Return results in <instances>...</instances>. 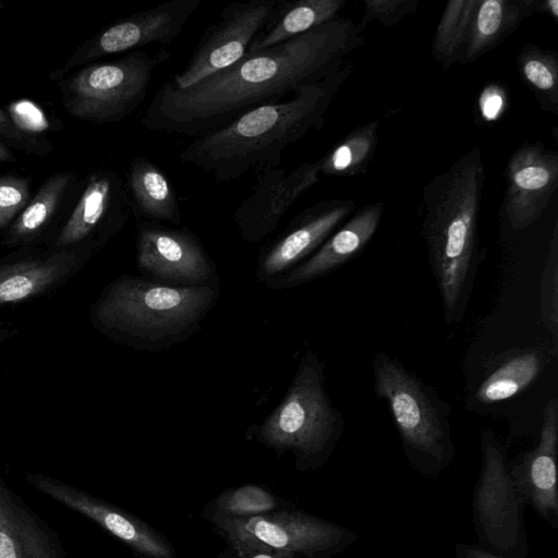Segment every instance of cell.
<instances>
[{"label":"cell","mask_w":558,"mask_h":558,"mask_svg":"<svg viewBox=\"0 0 558 558\" xmlns=\"http://www.w3.org/2000/svg\"><path fill=\"white\" fill-rule=\"evenodd\" d=\"M536 12V0H480L460 62H473L489 52Z\"/></svg>","instance_id":"22"},{"label":"cell","mask_w":558,"mask_h":558,"mask_svg":"<svg viewBox=\"0 0 558 558\" xmlns=\"http://www.w3.org/2000/svg\"><path fill=\"white\" fill-rule=\"evenodd\" d=\"M125 183L111 169L92 172L73 211L56 239V248L105 244L125 225L130 215Z\"/></svg>","instance_id":"13"},{"label":"cell","mask_w":558,"mask_h":558,"mask_svg":"<svg viewBox=\"0 0 558 558\" xmlns=\"http://www.w3.org/2000/svg\"><path fill=\"white\" fill-rule=\"evenodd\" d=\"M545 355L539 349H515L492 364L474 393L480 404H494L519 396L541 375Z\"/></svg>","instance_id":"24"},{"label":"cell","mask_w":558,"mask_h":558,"mask_svg":"<svg viewBox=\"0 0 558 558\" xmlns=\"http://www.w3.org/2000/svg\"><path fill=\"white\" fill-rule=\"evenodd\" d=\"M504 206L510 227L523 230L545 211L558 185V154L543 143H524L506 168Z\"/></svg>","instance_id":"16"},{"label":"cell","mask_w":558,"mask_h":558,"mask_svg":"<svg viewBox=\"0 0 558 558\" xmlns=\"http://www.w3.org/2000/svg\"><path fill=\"white\" fill-rule=\"evenodd\" d=\"M482 465L473 498V517L482 547L502 555L525 554L520 496L509 470L506 448L490 429L481 435Z\"/></svg>","instance_id":"8"},{"label":"cell","mask_w":558,"mask_h":558,"mask_svg":"<svg viewBox=\"0 0 558 558\" xmlns=\"http://www.w3.org/2000/svg\"><path fill=\"white\" fill-rule=\"evenodd\" d=\"M14 157L11 150L0 141V161H13Z\"/></svg>","instance_id":"39"},{"label":"cell","mask_w":558,"mask_h":558,"mask_svg":"<svg viewBox=\"0 0 558 558\" xmlns=\"http://www.w3.org/2000/svg\"><path fill=\"white\" fill-rule=\"evenodd\" d=\"M4 8H5L4 3L2 1H0V10H2Z\"/></svg>","instance_id":"41"},{"label":"cell","mask_w":558,"mask_h":558,"mask_svg":"<svg viewBox=\"0 0 558 558\" xmlns=\"http://www.w3.org/2000/svg\"><path fill=\"white\" fill-rule=\"evenodd\" d=\"M384 213L383 203L361 207L308 258L270 283L276 289L292 288L324 277L357 256L375 234Z\"/></svg>","instance_id":"19"},{"label":"cell","mask_w":558,"mask_h":558,"mask_svg":"<svg viewBox=\"0 0 558 558\" xmlns=\"http://www.w3.org/2000/svg\"><path fill=\"white\" fill-rule=\"evenodd\" d=\"M27 481L38 490L65 507L89 518L145 558H174L173 547L146 522L56 478L28 474Z\"/></svg>","instance_id":"17"},{"label":"cell","mask_w":558,"mask_h":558,"mask_svg":"<svg viewBox=\"0 0 558 558\" xmlns=\"http://www.w3.org/2000/svg\"><path fill=\"white\" fill-rule=\"evenodd\" d=\"M4 335H5L4 330L0 328V340L5 337Z\"/></svg>","instance_id":"40"},{"label":"cell","mask_w":558,"mask_h":558,"mask_svg":"<svg viewBox=\"0 0 558 558\" xmlns=\"http://www.w3.org/2000/svg\"><path fill=\"white\" fill-rule=\"evenodd\" d=\"M485 169L475 147L423 191L422 234L447 324L459 323L481 264L477 220Z\"/></svg>","instance_id":"3"},{"label":"cell","mask_w":558,"mask_h":558,"mask_svg":"<svg viewBox=\"0 0 558 558\" xmlns=\"http://www.w3.org/2000/svg\"><path fill=\"white\" fill-rule=\"evenodd\" d=\"M364 45L351 19L338 16L270 48L246 53L233 65L179 89L167 82L154 94L142 118L153 131L201 136L259 106L281 101L343 66Z\"/></svg>","instance_id":"1"},{"label":"cell","mask_w":558,"mask_h":558,"mask_svg":"<svg viewBox=\"0 0 558 558\" xmlns=\"http://www.w3.org/2000/svg\"><path fill=\"white\" fill-rule=\"evenodd\" d=\"M28 202V179L16 175L0 177V229L11 223Z\"/></svg>","instance_id":"33"},{"label":"cell","mask_w":558,"mask_h":558,"mask_svg":"<svg viewBox=\"0 0 558 558\" xmlns=\"http://www.w3.org/2000/svg\"><path fill=\"white\" fill-rule=\"evenodd\" d=\"M225 537L238 558H296L294 554L272 548L250 536L230 534Z\"/></svg>","instance_id":"35"},{"label":"cell","mask_w":558,"mask_h":558,"mask_svg":"<svg viewBox=\"0 0 558 558\" xmlns=\"http://www.w3.org/2000/svg\"><path fill=\"white\" fill-rule=\"evenodd\" d=\"M558 402L554 397L544 408L536 447L509 462L512 480L525 506L554 527L558 523L557 490Z\"/></svg>","instance_id":"18"},{"label":"cell","mask_w":558,"mask_h":558,"mask_svg":"<svg viewBox=\"0 0 558 558\" xmlns=\"http://www.w3.org/2000/svg\"><path fill=\"white\" fill-rule=\"evenodd\" d=\"M355 208L348 198L318 202L290 220L260 255L256 277L269 286L311 256Z\"/></svg>","instance_id":"15"},{"label":"cell","mask_w":558,"mask_h":558,"mask_svg":"<svg viewBox=\"0 0 558 558\" xmlns=\"http://www.w3.org/2000/svg\"><path fill=\"white\" fill-rule=\"evenodd\" d=\"M0 558H60L47 531L14 496L0 514Z\"/></svg>","instance_id":"25"},{"label":"cell","mask_w":558,"mask_h":558,"mask_svg":"<svg viewBox=\"0 0 558 558\" xmlns=\"http://www.w3.org/2000/svg\"><path fill=\"white\" fill-rule=\"evenodd\" d=\"M209 522L223 536H250L306 558H331L357 538V534L343 526L287 508L263 515Z\"/></svg>","instance_id":"10"},{"label":"cell","mask_w":558,"mask_h":558,"mask_svg":"<svg viewBox=\"0 0 558 558\" xmlns=\"http://www.w3.org/2000/svg\"><path fill=\"white\" fill-rule=\"evenodd\" d=\"M363 4L364 13L357 24L362 32L372 21L388 27L397 25L417 10L418 0H364Z\"/></svg>","instance_id":"32"},{"label":"cell","mask_w":558,"mask_h":558,"mask_svg":"<svg viewBox=\"0 0 558 558\" xmlns=\"http://www.w3.org/2000/svg\"><path fill=\"white\" fill-rule=\"evenodd\" d=\"M286 508V507H284ZM282 508L279 499L268 489L247 484L228 489L206 505L204 517L208 520L244 519L267 514Z\"/></svg>","instance_id":"30"},{"label":"cell","mask_w":558,"mask_h":558,"mask_svg":"<svg viewBox=\"0 0 558 558\" xmlns=\"http://www.w3.org/2000/svg\"><path fill=\"white\" fill-rule=\"evenodd\" d=\"M372 365L374 391L387 403L411 464L425 474L445 470L456 454L448 403L397 359L377 352Z\"/></svg>","instance_id":"6"},{"label":"cell","mask_w":558,"mask_h":558,"mask_svg":"<svg viewBox=\"0 0 558 558\" xmlns=\"http://www.w3.org/2000/svg\"><path fill=\"white\" fill-rule=\"evenodd\" d=\"M202 4V0H170L117 20L78 46L57 72L61 76L102 57L131 52L151 44L170 45Z\"/></svg>","instance_id":"12"},{"label":"cell","mask_w":558,"mask_h":558,"mask_svg":"<svg viewBox=\"0 0 558 558\" xmlns=\"http://www.w3.org/2000/svg\"><path fill=\"white\" fill-rule=\"evenodd\" d=\"M95 248H58L0 263V306L37 296L75 271Z\"/></svg>","instance_id":"20"},{"label":"cell","mask_w":558,"mask_h":558,"mask_svg":"<svg viewBox=\"0 0 558 558\" xmlns=\"http://www.w3.org/2000/svg\"><path fill=\"white\" fill-rule=\"evenodd\" d=\"M0 137L11 145L31 153L41 154L43 146L32 136L22 133L12 122L8 113L0 108Z\"/></svg>","instance_id":"36"},{"label":"cell","mask_w":558,"mask_h":558,"mask_svg":"<svg viewBox=\"0 0 558 558\" xmlns=\"http://www.w3.org/2000/svg\"><path fill=\"white\" fill-rule=\"evenodd\" d=\"M539 314L546 331L554 340L555 351L558 339V226L553 230L549 251L541 276Z\"/></svg>","instance_id":"31"},{"label":"cell","mask_w":558,"mask_h":558,"mask_svg":"<svg viewBox=\"0 0 558 558\" xmlns=\"http://www.w3.org/2000/svg\"><path fill=\"white\" fill-rule=\"evenodd\" d=\"M275 4L276 0H248L225 7L219 20L199 36L185 68L167 83L184 89L236 63L247 53Z\"/></svg>","instance_id":"9"},{"label":"cell","mask_w":558,"mask_h":558,"mask_svg":"<svg viewBox=\"0 0 558 558\" xmlns=\"http://www.w3.org/2000/svg\"><path fill=\"white\" fill-rule=\"evenodd\" d=\"M343 429V415L325 389V364L307 351L282 400L256 426L254 436L280 453L291 451L296 468L310 470L329 459Z\"/></svg>","instance_id":"5"},{"label":"cell","mask_w":558,"mask_h":558,"mask_svg":"<svg viewBox=\"0 0 558 558\" xmlns=\"http://www.w3.org/2000/svg\"><path fill=\"white\" fill-rule=\"evenodd\" d=\"M353 68L342 66L325 80L296 89L290 98L259 106L225 126L195 137L179 159L228 182L278 168L282 153L311 131H320L325 116Z\"/></svg>","instance_id":"2"},{"label":"cell","mask_w":558,"mask_h":558,"mask_svg":"<svg viewBox=\"0 0 558 558\" xmlns=\"http://www.w3.org/2000/svg\"><path fill=\"white\" fill-rule=\"evenodd\" d=\"M136 264L150 280L172 286L217 283L215 263L187 228L137 221Z\"/></svg>","instance_id":"11"},{"label":"cell","mask_w":558,"mask_h":558,"mask_svg":"<svg viewBox=\"0 0 558 558\" xmlns=\"http://www.w3.org/2000/svg\"><path fill=\"white\" fill-rule=\"evenodd\" d=\"M480 0L449 1L437 24L432 53L444 69L460 62Z\"/></svg>","instance_id":"28"},{"label":"cell","mask_w":558,"mask_h":558,"mask_svg":"<svg viewBox=\"0 0 558 558\" xmlns=\"http://www.w3.org/2000/svg\"><path fill=\"white\" fill-rule=\"evenodd\" d=\"M522 81L535 95L539 107L558 114V59L549 50L526 45L517 58Z\"/></svg>","instance_id":"29"},{"label":"cell","mask_w":558,"mask_h":558,"mask_svg":"<svg viewBox=\"0 0 558 558\" xmlns=\"http://www.w3.org/2000/svg\"><path fill=\"white\" fill-rule=\"evenodd\" d=\"M170 54L142 49L105 62L84 65L59 84L63 108L72 117L96 124L116 123L146 99L154 72Z\"/></svg>","instance_id":"7"},{"label":"cell","mask_w":558,"mask_h":558,"mask_svg":"<svg viewBox=\"0 0 558 558\" xmlns=\"http://www.w3.org/2000/svg\"><path fill=\"white\" fill-rule=\"evenodd\" d=\"M125 189L130 209L137 221L182 222L179 197L167 173L145 156L133 157L129 163Z\"/></svg>","instance_id":"21"},{"label":"cell","mask_w":558,"mask_h":558,"mask_svg":"<svg viewBox=\"0 0 558 558\" xmlns=\"http://www.w3.org/2000/svg\"><path fill=\"white\" fill-rule=\"evenodd\" d=\"M318 179L319 160L302 163L291 172L280 167L257 172L251 194L232 215L242 240L257 243L267 238Z\"/></svg>","instance_id":"14"},{"label":"cell","mask_w":558,"mask_h":558,"mask_svg":"<svg viewBox=\"0 0 558 558\" xmlns=\"http://www.w3.org/2000/svg\"><path fill=\"white\" fill-rule=\"evenodd\" d=\"M71 171H62L47 178L36 195L11 223L4 243L19 245L27 243L39 235L52 221L64 195L73 182Z\"/></svg>","instance_id":"26"},{"label":"cell","mask_w":558,"mask_h":558,"mask_svg":"<svg viewBox=\"0 0 558 558\" xmlns=\"http://www.w3.org/2000/svg\"><path fill=\"white\" fill-rule=\"evenodd\" d=\"M218 295V284L172 286L124 275L104 290L93 317L117 341L160 351L191 338Z\"/></svg>","instance_id":"4"},{"label":"cell","mask_w":558,"mask_h":558,"mask_svg":"<svg viewBox=\"0 0 558 558\" xmlns=\"http://www.w3.org/2000/svg\"><path fill=\"white\" fill-rule=\"evenodd\" d=\"M457 558H507L482 546L459 543L454 548Z\"/></svg>","instance_id":"37"},{"label":"cell","mask_w":558,"mask_h":558,"mask_svg":"<svg viewBox=\"0 0 558 558\" xmlns=\"http://www.w3.org/2000/svg\"><path fill=\"white\" fill-rule=\"evenodd\" d=\"M8 116L13 124L26 135L43 132L49 126L45 112L29 100H20L10 105Z\"/></svg>","instance_id":"34"},{"label":"cell","mask_w":558,"mask_h":558,"mask_svg":"<svg viewBox=\"0 0 558 558\" xmlns=\"http://www.w3.org/2000/svg\"><path fill=\"white\" fill-rule=\"evenodd\" d=\"M379 121L374 120L350 132L319 160V174L348 178L363 173L378 143Z\"/></svg>","instance_id":"27"},{"label":"cell","mask_w":558,"mask_h":558,"mask_svg":"<svg viewBox=\"0 0 558 558\" xmlns=\"http://www.w3.org/2000/svg\"><path fill=\"white\" fill-rule=\"evenodd\" d=\"M12 497V493L0 482V514Z\"/></svg>","instance_id":"38"},{"label":"cell","mask_w":558,"mask_h":558,"mask_svg":"<svg viewBox=\"0 0 558 558\" xmlns=\"http://www.w3.org/2000/svg\"><path fill=\"white\" fill-rule=\"evenodd\" d=\"M345 3V0L276 1L268 21L252 41L247 53L279 45L331 22Z\"/></svg>","instance_id":"23"}]
</instances>
